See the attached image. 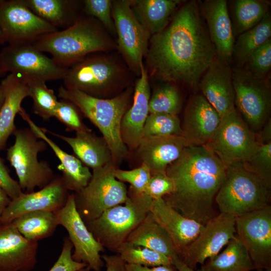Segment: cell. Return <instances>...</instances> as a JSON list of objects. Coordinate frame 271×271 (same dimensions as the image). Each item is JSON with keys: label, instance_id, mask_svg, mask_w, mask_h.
Masks as SVG:
<instances>
[{"label": "cell", "instance_id": "55", "mask_svg": "<svg viewBox=\"0 0 271 271\" xmlns=\"http://www.w3.org/2000/svg\"><path fill=\"white\" fill-rule=\"evenodd\" d=\"M4 100V95L2 88L0 85V109Z\"/></svg>", "mask_w": 271, "mask_h": 271}, {"label": "cell", "instance_id": "35", "mask_svg": "<svg viewBox=\"0 0 271 271\" xmlns=\"http://www.w3.org/2000/svg\"><path fill=\"white\" fill-rule=\"evenodd\" d=\"M12 222L23 236L36 241L51 236L59 225L55 213L48 211L30 212Z\"/></svg>", "mask_w": 271, "mask_h": 271}, {"label": "cell", "instance_id": "57", "mask_svg": "<svg viewBox=\"0 0 271 271\" xmlns=\"http://www.w3.org/2000/svg\"><path fill=\"white\" fill-rule=\"evenodd\" d=\"M247 271H251V270H247ZM257 271H271V267H270V268H266V269H257Z\"/></svg>", "mask_w": 271, "mask_h": 271}, {"label": "cell", "instance_id": "7", "mask_svg": "<svg viewBox=\"0 0 271 271\" xmlns=\"http://www.w3.org/2000/svg\"><path fill=\"white\" fill-rule=\"evenodd\" d=\"M270 197L263 181L238 163L227 166L215 200L220 213L236 218L269 205Z\"/></svg>", "mask_w": 271, "mask_h": 271}, {"label": "cell", "instance_id": "24", "mask_svg": "<svg viewBox=\"0 0 271 271\" xmlns=\"http://www.w3.org/2000/svg\"><path fill=\"white\" fill-rule=\"evenodd\" d=\"M150 211L171 237L179 257L203 227L201 223L182 215L163 198L153 200Z\"/></svg>", "mask_w": 271, "mask_h": 271}, {"label": "cell", "instance_id": "13", "mask_svg": "<svg viewBox=\"0 0 271 271\" xmlns=\"http://www.w3.org/2000/svg\"><path fill=\"white\" fill-rule=\"evenodd\" d=\"M1 54L7 72L23 79L63 80L67 70L30 43L9 44Z\"/></svg>", "mask_w": 271, "mask_h": 271}, {"label": "cell", "instance_id": "5", "mask_svg": "<svg viewBox=\"0 0 271 271\" xmlns=\"http://www.w3.org/2000/svg\"><path fill=\"white\" fill-rule=\"evenodd\" d=\"M104 53L90 54L68 67L63 86L101 99L114 97L130 87L128 67Z\"/></svg>", "mask_w": 271, "mask_h": 271}, {"label": "cell", "instance_id": "50", "mask_svg": "<svg viewBox=\"0 0 271 271\" xmlns=\"http://www.w3.org/2000/svg\"><path fill=\"white\" fill-rule=\"evenodd\" d=\"M260 144H266L271 142V119H269L261 130L257 133Z\"/></svg>", "mask_w": 271, "mask_h": 271}, {"label": "cell", "instance_id": "39", "mask_svg": "<svg viewBox=\"0 0 271 271\" xmlns=\"http://www.w3.org/2000/svg\"><path fill=\"white\" fill-rule=\"evenodd\" d=\"M181 124L177 115L150 113L144 126L143 137L181 136Z\"/></svg>", "mask_w": 271, "mask_h": 271}, {"label": "cell", "instance_id": "49", "mask_svg": "<svg viewBox=\"0 0 271 271\" xmlns=\"http://www.w3.org/2000/svg\"><path fill=\"white\" fill-rule=\"evenodd\" d=\"M125 268L126 271H178L173 264L147 267L125 264Z\"/></svg>", "mask_w": 271, "mask_h": 271}, {"label": "cell", "instance_id": "16", "mask_svg": "<svg viewBox=\"0 0 271 271\" xmlns=\"http://www.w3.org/2000/svg\"><path fill=\"white\" fill-rule=\"evenodd\" d=\"M235 218L220 213L206 222L196 238L181 253L180 259L196 269L217 255L235 236Z\"/></svg>", "mask_w": 271, "mask_h": 271}, {"label": "cell", "instance_id": "43", "mask_svg": "<svg viewBox=\"0 0 271 271\" xmlns=\"http://www.w3.org/2000/svg\"><path fill=\"white\" fill-rule=\"evenodd\" d=\"M111 0H85L83 11L86 16L97 19L109 32L116 33L112 16Z\"/></svg>", "mask_w": 271, "mask_h": 271}, {"label": "cell", "instance_id": "3", "mask_svg": "<svg viewBox=\"0 0 271 271\" xmlns=\"http://www.w3.org/2000/svg\"><path fill=\"white\" fill-rule=\"evenodd\" d=\"M107 32L95 18L82 16L71 26L43 35L30 43L51 54L58 65L68 68L90 54L117 49Z\"/></svg>", "mask_w": 271, "mask_h": 271}, {"label": "cell", "instance_id": "26", "mask_svg": "<svg viewBox=\"0 0 271 271\" xmlns=\"http://www.w3.org/2000/svg\"><path fill=\"white\" fill-rule=\"evenodd\" d=\"M187 147L181 136L143 137L137 150L142 163L153 173L166 172Z\"/></svg>", "mask_w": 271, "mask_h": 271}, {"label": "cell", "instance_id": "33", "mask_svg": "<svg viewBox=\"0 0 271 271\" xmlns=\"http://www.w3.org/2000/svg\"><path fill=\"white\" fill-rule=\"evenodd\" d=\"M204 271H247L255 269L248 252L235 236L225 248L201 267Z\"/></svg>", "mask_w": 271, "mask_h": 271}, {"label": "cell", "instance_id": "32", "mask_svg": "<svg viewBox=\"0 0 271 271\" xmlns=\"http://www.w3.org/2000/svg\"><path fill=\"white\" fill-rule=\"evenodd\" d=\"M270 1L233 0L227 1L233 35L235 38L257 25L269 12Z\"/></svg>", "mask_w": 271, "mask_h": 271}, {"label": "cell", "instance_id": "37", "mask_svg": "<svg viewBox=\"0 0 271 271\" xmlns=\"http://www.w3.org/2000/svg\"><path fill=\"white\" fill-rule=\"evenodd\" d=\"M116 252L126 264L147 267L173 264L172 259L164 254L127 242L121 244Z\"/></svg>", "mask_w": 271, "mask_h": 271}, {"label": "cell", "instance_id": "53", "mask_svg": "<svg viewBox=\"0 0 271 271\" xmlns=\"http://www.w3.org/2000/svg\"><path fill=\"white\" fill-rule=\"evenodd\" d=\"M7 71L4 64L3 59L0 53V77L6 74Z\"/></svg>", "mask_w": 271, "mask_h": 271}, {"label": "cell", "instance_id": "23", "mask_svg": "<svg viewBox=\"0 0 271 271\" xmlns=\"http://www.w3.org/2000/svg\"><path fill=\"white\" fill-rule=\"evenodd\" d=\"M139 77L133 90L132 104L121 123V138L128 150L137 149L143 137L144 126L149 114L151 92L149 75L144 65Z\"/></svg>", "mask_w": 271, "mask_h": 271}, {"label": "cell", "instance_id": "38", "mask_svg": "<svg viewBox=\"0 0 271 271\" xmlns=\"http://www.w3.org/2000/svg\"><path fill=\"white\" fill-rule=\"evenodd\" d=\"M181 107V99L178 88L167 83L157 87L151 96L150 113H164L177 115Z\"/></svg>", "mask_w": 271, "mask_h": 271}, {"label": "cell", "instance_id": "18", "mask_svg": "<svg viewBox=\"0 0 271 271\" xmlns=\"http://www.w3.org/2000/svg\"><path fill=\"white\" fill-rule=\"evenodd\" d=\"M61 175H55L51 182L37 191L23 193L11 200L4 210L1 220L10 222L21 215L36 211L55 212L62 208L69 195Z\"/></svg>", "mask_w": 271, "mask_h": 271}, {"label": "cell", "instance_id": "2", "mask_svg": "<svg viewBox=\"0 0 271 271\" xmlns=\"http://www.w3.org/2000/svg\"><path fill=\"white\" fill-rule=\"evenodd\" d=\"M227 168L206 146L187 147L166 169L174 190L163 199L183 216L204 225L214 217V200Z\"/></svg>", "mask_w": 271, "mask_h": 271}, {"label": "cell", "instance_id": "17", "mask_svg": "<svg viewBox=\"0 0 271 271\" xmlns=\"http://www.w3.org/2000/svg\"><path fill=\"white\" fill-rule=\"evenodd\" d=\"M0 28L9 44L32 43L43 35L58 31L22 0H0Z\"/></svg>", "mask_w": 271, "mask_h": 271}, {"label": "cell", "instance_id": "29", "mask_svg": "<svg viewBox=\"0 0 271 271\" xmlns=\"http://www.w3.org/2000/svg\"><path fill=\"white\" fill-rule=\"evenodd\" d=\"M182 3L180 0H130L132 11L151 36L168 25Z\"/></svg>", "mask_w": 271, "mask_h": 271}, {"label": "cell", "instance_id": "41", "mask_svg": "<svg viewBox=\"0 0 271 271\" xmlns=\"http://www.w3.org/2000/svg\"><path fill=\"white\" fill-rule=\"evenodd\" d=\"M243 68L256 77H267L271 68V38L250 55Z\"/></svg>", "mask_w": 271, "mask_h": 271}, {"label": "cell", "instance_id": "54", "mask_svg": "<svg viewBox=\"0 0 271 271\" xmlns=\"http://www.w3.org/2000/svg\"><path fill=\"white\" fill-rule=\"evenodd\" d=\"M6 42L4 34L0 28V45H3Z\"/></svg>", "mask_w": 271, "mask_h": 271}, {"label": "cell", "instance_id": "36", "mask_svg": "<svg viewBox=\"0 0 271 271\" xmlns=\"http://www.w3.org/2000/svg\"><path fill=\"white\" fill-rule=\"evenodd\" d=\"M23 80L27 84L33 100L34 113L44 120L54 117L59 101L54 90L48 88L44 80L33 78Z\"/></svg>", "mask_w": 271, "mask_h": 271}, {"label": "cell", "instance_id": "42", "mask_svg": "<svg viewBox=\"0 0 271 271\" xmlns=\"http://www.w3.org/2000/svg\"><path fill=\"white\" fill-rule=\"evenodd\" d=\"M79 111L71 101L61 99L58 101L54 117L66 126L68 131L77 132L91 130L83 122Z\"/></svg>", "mask_w": 271, "mask_h": 271}, {"label": "cell", "instance_id": "45", "mask_svg": "<svg viewBox=\"0 0 271 271\" xmlns=\"http://www.w3.org/2000/svg\"><path fill=\"white\" fill-rule=\"evenodd\" d=\"M174 190L172 179L166 172L151 173V176L144 193L153 200L163 198Z\"/></svg>", "mask_w": 271, "mask_h": 271}, {"label": "cell", "instance_id": "20", "mask_svg": "<svg viewBox=\"0 0 271 271\" xmlns=\"http://www.w3.org/2000/svg\"><path fill=\"white\" fill-rule=\"evenodd\" d=\"M220 120L218 113L202 94L193 95L184 110L181 136L187 147L205 146Z\"/></svg>", "mask_w": 271, "mask_h": 271}, {"label": "cell", "instance_id": "44", "mask_svg": "<svg viewBox=\"0 0 271 271\" xmlns=\"http://www.w3.org/2000/svg\"><path fill=\"white\" fill-rule=\"evenodd\" d=\"M115 178L122 182H127L130 187L139 192H144L151 176V172L146 165L142 163L138 168L124 170L116 168Z\"/></svg>", "mask_w": 271, "mask_h": 271}, {"label": "cell", "instance_id": "15", "mask_svg": "<svg viewBox=\"0 0 271 271\" xmlns=\"http://www.w3.org/2000/svg\"><path fill=\"white\" fill-rule=\"evenodd\" d=\"M237 237L247 249L255 269L271 267V207L235 218Z\"/></svg>", "mask_w": 271, "mask_h": 271}, {"label": "cell", "instance_id": "19", "mask_svg": "<svg viewBox=\"0 0 271 271\" xmlns=\"http://www.w3.org/2000/svg\"><path fill=\"white\" fill-rule=\"evenodd\" d=\"M198 87L222 118L235 108L232 67L216 57L201 78Z\"/></svg>", "mask_w": 271, "mask_h": 271}, {"label": "cell", "instance_id": "47", "mask_svg": "<svg viewBox=\"0 0 271 271\" xmlns=\"http://www.w3.org/2000/svg\"><path fill=\"white\" fill-rule=\"evenodd\" d=\"M0 187L11 200L20 197L24 192L18 181L12 178L3 160L0 157Z\"/></svg>", "mask_w": 271, "mask_h": 271}, {"label": "cell", "instance_id": "10", "mask_svg": "<svg viewBox=\"0 0 271 271\" xmlns=\"http://www.w3.org/2000/svg\"><path fill=\"white\" fill-rule=\"evenodd\" d=\"M235 107L255 133L270 119L271 88L267 77L260 78L243 68L232 67Z\"/></svg>", "mask_w": 271, "mask_h": 271}, {"label": "cell", "instance_id": "34", "mask_svg": "<svg viewBox=\"0 0 271 271\" xmlns=\"http://www.w3.org/2000/svg\"><path fill=\"white\" fill-rule=\"evenodd\" d=\"M271 38V15L268 13L255 26L235 38L232 63L234 67L243 68L250 55Z\"/></svg>", "mask_w": 271, "mask_h": 271}, {"label": "cell", "instance_id": "27", "mask_svg": "<svg viewBox=\"0 0 271 271\" xmlns=\"http://www.w3.org/2000/svg\"><path fill=\"white\" fill-rule=\"evenodd\" d=\"M0 85L4 100L0 109V151L7 145L9 137L17 129L15 119L19 113L23 100L30 96L28 87L19 76L10 73L3 79Z\"/></svg>", "mask_w": 271, "mask_h": 271}, {"label": "cell", "instance_id": "4", "mask_svg": "<svg viewBox=\"0 0 271 271\" xmlns=\"http://www.w3.org/2000/svg\"><path fill=\"white\" fill-rule=\"evenodd\" d=\"M133 89L129 87L117 96L101 99L81 91L61 86L58 90L60 99L73 103L102 134L110 150L115 165L120 163L128 155L120 132L122 117L129 108Z\"/></svg>", "mask_w": 271, "mask_h": 271}, {"label": "cell", "instance_id": "11", "mask_svg": "<svg viewBox=\"0 0 271 271\" xmlns=\"http://www.w3.org/2000/svg\"><path fill=\"white\" fill-rule=\"evenodd\" d=\"M260 144L257 134L249 128L235 107L221 119L205 146L228 166L247 161Z\"/></svg>", "mask_w": 271, "mask_h": 271}, {"label": "cell", "instance_id": "31", "mask_svg": "<svg viewBox=\"0 0 271 271\" xmlns=\"http://www.w3.org/2000/svg\"><path fill=\"white\" fill-rule=\"evenodd\" d=\"M38 17L55 27L65 29L74 24L82 16L80 3L74 0H22Z\"/></svg>", "mask_w": 271, "mask_h": 271}, {"label": "cell", "instance_id": "12", "mask_svg": "<svg viewBox=\"0 0 271 271\" xmlns=\"http://www.w3.org/2000/svg\"><path fill=\"white\" fill-rule=\"evenodd\" d=\"M112 16L117 36V49L129 69L140 76L151 36L134 16L130 0L112 1Z\"/></svg>", "mask_w": 271, "mask_h": 271}, {"label": "cell", "instance_id": "22", "mask_svg": "<svg viewBox=\"0 0 271 271\" xmlns=\"http://www.w3.org/2000/svg\"><path fill=\"white\" fill-rule=\"evenodd\" d=\"M216 56L230 65L235 38L233 35L226 0L199 1Z\"/></svg>", "mask_w": 271, "mask_h": 271}, {"label": "cell", "instance_id": "14", "mask_svg": "<svg viewBox=\"0 0 271 271\" xmlns=\"http://www.w3.org/2000/svg\"><path fill=\"white\" fill-rule=\"evenodd\" d=\"M54 213L58 224L68 232L74 248L73 259L85 263L90 270L101 271L104 262L100 252L105 248L94 238L79 214L74 193L69 194L65 205Z\"/></svg>", "mask_w": 271, "mask_h": 271}, {"label": "cell", "instance_id": "30", "mask_svg": "<svg viewBox=\"0 0 271 271\" xmlns=\"http://www.w3.org/2000/svg\"><path fill=\"white\" fill-rule=\"evenodd\" d=\"M125 242L145 247L164 254L172 259L179 257V253L165 229L151 211L129 235Z\"/></svg>", "mask_w": 271, "mask_h": 271}, {"label": "cell", "instance_id": "51", "mask_svg": "<svg viewBox=\"0 0 271 271\" xmlns=\"http://www.w3.org/2000/svg\"><path fill=\"white\" fill-rule=\"evenodd\" d=\"M172 263L178 271H204L201 268L199 269H197L188 266L179 257L173 259Z\"/></svg>", "mask_w": 271, "mask_h": 271}, {"label": "cell", "instance_id": "40", "mask_svg": "<svg viewBox=\"0 0 271 271\" xmlns=\"http://www.w3.org/2000/svg\"><path fill=\"white\" fill-rule=\"evenodd\" d=\"M248 171L258 177L268 189L271 188V142L260 144L255 153L242 163Z\"/></svg>", "mask_w": 271, "mask_h": 271}, {"label": "cell", "instance_id": "1", "mask_svg": "<svg viewBox=\"0 0 271 271\" xmlns=\"http://www.w3.org/2000/svg\"><path fill=\"white\" fill-rule=\"evenodd\" d=\"M216 57L199 1H190L151 37L145 68L155 78L195 88Z\"/></svg>", "mask_w": 271, "mask_h": 271}, {"label": "cell", "instance_id": "21", "mask_svg": "<svg viewBox=\"0 0 271 271\" xmlns=\"http://www.w3.org/2000/svg\"><path fill=\"white\" fill-rule=\"evenodd\" d=\"M38 241L29 240L13 222L0 220V271H30L37 262Z\"/></svg>", "mask_w": 271, "mask_h": 271}, {"label": "cell", "instance_id": "6", "mask_svg": "<svg viewBox=\"0 0 271 271\" xmlns=\"http://www.w3.org/2000/svg\"><path fill=\"white\" fill-rule=\"evenodd\" d=\"M122 204L112 207L98 218L85 223L96 240L104 248L116 252L131 232L150 212L153 200L131 187Z\"/></svg>", "mask_w": 271, "mask_h": 271}, {"label": "cell", "instance_id": "48", "mask_svg": "<svg viewBox=\"0 0 271 271\" xmlns=\"http://www.w3.org/2000/svg\"><path fill=\"white\" fill-rule=\"evenodd\" d=\"M106 267V271H126L125 262L118 254L101 255Z\"/></svg>", "mask_w": 271, "mask_h": 271}, {"label": "cell", "instance_id": "25", "mask_svg": "<svg viewBox=\"0 0 271 271\" xmlns=\"http://www.w3.org/2000/svg\"><path fill=\"white\" fill-rule=\"evenodd\" d=\"M19 114L28 123L29 127L40 139L44 140L49 146L60 161L58 169L62 172L61 175L64 185L69 191L78 192L87 186L90 181L92 173L76 156L63 150L50 139L43 128L38 126L31 119L29 114L22 107Z\"/></svg>", "mask_w": 271, "mask_h": 271}, {"label": "cell", "instance_id": "56", "mask_svg": "<svg viewBox=\"0 0 271 271\" xmlns=\"http://www.w3.org/2000/svg\"><path fill=\"white\" fill-rule=\"evenodd\" d=\"M90 269L88 266H86L77 271H90Z\"/></svg>", "mask_w": 271, "mask_h": 271}, {"label": "cell", "instance_id": "28", "mask_svg": "<svg viewBox=\"0 0 271 271\" xmlns=\"http://www.w3.org/2000/svg\"><path fill=\"white\" fill-rule=\"evenodd\" d=\"M43 129L45 132H48L69 145L76 157L85 166L92 170L113 163L110 150L104 139L97 136L92 132L91 130L77 132L75 137H69L44 128Z\"/></svg>", "mask_w": 271, "mask_h": 271}, {"label": "cell", "instance_id": "52", "mask_svg": "<svg viewBox=\"0 0 271 271\" xmlns=\"http://www.w3.org/2000/svg\"><path fill=\"white\" fill-rule=\"evenodd\" d=\"M11 201L6 192L0 187V219L7 207Z\"/></svg>", "mask_w": 271, "mask_h": 271}, {"label": "cell", "instance_id": "46", "mask_svg": "<svg viewBox=\"0 0 271 271\" xmlns=\"http://www.w3.org/2000/svg\"><path fill=\"white\" fill-rule=\"evenodd\" d=\"M73 245L68 236L65 237L59 258L48 271H77L86 267L85 263L73 259Z\"/></svg>", "mask_w": 271, "mask_h": 271}, {"label": "cell", "instance_id": "9", "mask_svg": "<svg viewBox=\"0 0 271 271\" xmlns=\"http://www.w3.org/2000/svg\"><path fill=\"white\" fill-rule=\"evenodd\" d=\"M114 163L92 170L88 184L74 193L76 209L84 222L98 218L106 210L124 203L127 189L115 177Z\"/></svg>", "mask_w": 271, "mask_h": 271}, {"label": "cell", "instance_id": "8", "mask_svg": "<svg viewBox=\"0 0 271 271\" xmlns=\"http://www.w3.org/2000/svg\"><path fill=\"white\" fill-rule=\"evenodd\" d=\"M15 143L7 150V159L14 168L23 191L34 192L49 184L55 177L50 164L39 161V153L45 151L47 144L29 127L17 129Z\"/></svg>", "mask_w": 271, "mask_h": 271}]
</instances>
